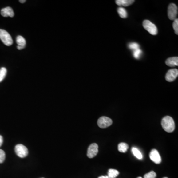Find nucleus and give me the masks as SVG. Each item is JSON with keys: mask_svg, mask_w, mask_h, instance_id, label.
Returning a JSON list of instances; mask_svg holds the SVG:
<instances>
[{"mask_svg": "<svg viewBox=\"0 0 178 178\" xmlns=\"http://www.w3.org/2000/svg\"><path fill=\"white\" fill-rule=\"evenodd\" d=\"M143 27L152 35L157 34V28L156 26L148 20H144L143 22Z\"/></svg>", "mask_w": 178, "mask_h": 178, "instance_id": "3", "label": "nucleus"}, {"mask_svg": "<svg viewBox=\"0 0 178 178\" xmlns=\"http://www.w3.org/2000/svg\"><path fill=\"white\" fill-rule=\"evenodd\" d=\"M156 172L152 171L149 173H147L144 175V178H156Z\"/></svg>", "mask_w": 178, "mask_h": 178, "instance_id": "21", "label": "nucleus"}, {"mask_svg": "<svg viewBox=\"0 0 178 178\" xmlns=\"http://www.w3.org/2000/svg\"><path fill=\"white\" fill-rule=\"evenodd\" d=\"M141 54H142V51L140 49L133 51V56L136 59H139L140 58Z\"/></svg>", "mask_w": 178, "mask_h": 178, "instance_id": "20", "label": "nucleus"}, {"mask_svg": "<svg viewBox=\"0 0 178 178\" xmlns=\"http://www.w3.org/2000/svg\"><path fill=\"white\" fill-rule=\"evenodd\" d=\"M3 143V136L0 135V147H1Z\"/></svg>", "mask_w": 178, "mask_h": 178, "instance_id": "24", "label": "nucleus"}, {"mask_svg": "<svg viewBox=\"0 0 178 178\" xmlns=\"http://www.w3.org/2000/svg\"><path fill=\"white\" fill-rule=\"evenodd\" d=\"M119 174V172L117 170L110 169L108 172V177L109 178H115Z\"/></svg>", "mask_w": 178, "mask_h": 178, "instance_id": "16", "label": "nucleus"}, {"mask_svg": "<svg viewBox=\"0 0 178 178\" xmlns=\"http://www.w3.org/2000/svg\"><path fill=\"white\" fill-rule=\"evenodd\" d=\"M161 125L164 131L171 133L174 131L175 128L174 121L171 117L169 116H165L162 119Z\"/></svg>", "mask_w": 178, "mask_h": 178, "instance_id": "1", "label": "nucleus"}, {"mask_svg": "<svg viewBox=\"0 0 178 178\" xmlns=\"http://www.w3.org/2000/svg\"><path fill=\"white\" fill-rule=\"evenodd\" d=\"M15 152L17 156L20 158H24L28 156V149L23 144H17L15 147Z\"/></svg>", "mask_w": 178, "mask_h": 178, "instance_id": "4", "label": "nucleus"}, {"mask_svg": "<svg viewBox=\"0 0 178 178\" xmlns=\"http://www.w3.org/2000/svg\"><path fill=\"white\" fill-rule=\"evenodd\" d=\"M1 15L4 17H10L13 18L14 17V14L12 8L10 6L2 9L1 10Z\"/></svg>", "mask_w": 178, "mask_h": 178, "instance_id": "10", "label": "nucleus"}, {"mask_svg": "<svg viewBox=\"0 0 178 178\" xmlns=\"http://www.w3.org/2000/svg\"><path fill=\"white\" fill-rule=\"evenodd\" d=\"M117 12L119 16L122 18H127V12L124 8L119 7V8H118Z\"/></svg>", "mask_w": 178, "mask_h": 178, "instance_id": "15", "label": "nucleus"}, {"mask_svg": "<svg viewBox=\"0 0 178 178\" xmlns=\"http://www.w3.org/2000/svg\"><path fill=\"white\" fill-rule=\"evenodd\" d=\"M149 157L151 160L156 164H160L161 162V158L158 151L156 149H152L149 153Z\"/></svg>", "mask_w": 178, "mask_h": 178, "instance_id": "9", "label": "nucleus"}, {"mask_svg": "<svg viewBox=\"0 0 178 178\" xmlns=\"http://www.w3.org/2000/svg\"><path fill=\"white\" fill-rule=\"evenodd\" d=\"M135 2L134 0H116L115 3L120 7L122 6H128L131 5Z\"/></svg>", "mask_w": 178, "mask_h": 178, "instance_id": "12", "label": "nucleus"}, {"mask_svg": "<svg viewBox=\"0 0 178 178\" xmlns=\"http://www.w3.org/2000/svg\"><path fill=\"white\" fill-rule=\"evenodd\" d=\"M128 47L130 49L133 50V51L136 49H140V45L138 44V43H135V42H132L129 44L128 45Z\"/></svg>", "mask_w": 178, "mask_h": 178, "instance_id": "19", "label": "nucleus"}, {"mask_svg": "<svg viewBox=\"0 0 178 178\" xmlns=\"http://www.w3.org/2000/svg\"><path fill=\"white\" fill-rule=\"evenodd\" d=\"M178 76V70L172 69L168 71L165 75V79L168 82H172L174 81Z\"/></svg>", "mask_w": 178, "mask_h": 178, "instance_id": "8", "label": "nucleus"}, {"mask_svg": "<svg viewBox=\"0 0 178 178\" xmlns=\"http://www.w3.org/2000/svg\"><path fill=\"white\" fill-rule=\"evenodd\" d=\"M17 44L18 46H21V47H24L25 48L26 45V40H25L23 37L22 36H18L17 37Z\"/></svg>", "mask_w": 178, "mask_h": 178, "instance_id": "14", "label": "nucleus"}, {"mask_svg": "<svg viewBox=\"0 0 178 178\" xmlns=\"http://www.w3.org/2000/svg\"><path fill=\"white\" fill-rule=\"evenodd\" d=\"M98 145L93 143L89 147L87 152V156L88 158H93L97 155L98 153Z\"/></svg>", "mask_w": 178, "mask_h": 178, "instance_id": "7", "label": "nucleus"}, {"mask_svg": "<svg viewBox=\"0 0 178 178\" xmlns=\"http://www.w3.org/2000/svg\"><path fill=\"white\" fill-rule=\"evenodd\" d=\"M132 152L133 154H134V156L136 158H138V159H142V158H143V155L136 148H134V147L132 148Z\"/></svg>", "mask_w": 178, "mask_h": 178, "instance_id": "17", "label": "nucleus"}, {"mask_svg": "<svg viewBox=\"0 0 178 178\" xmlns=\"http://www.w3.org/2000/svg\"><path fill=\"white\" fill-rule=\"evenodd\" d=\"M167 178V177H164V178Z\"/></svg>", "mask_w": 178, "mask_h": 178, "instance_id": "29", "label": "nucleus"}, {"mask_svg": "<svg viewBox=\"0 0 178 178\" xmlns=\"http://www.w3.org/2000/svg\"></svg>", "mask_w": 178, "mask_h": 178, "instance_id": "30", "label": "nucleus"}, {"mask_svg": "<svg viewBox=\"0 0 178 178\" xmlns=\"http://www.w3.org/2000/svg\"><path fill=\"white\" fill-rule=\"evenodd\" d=\"M141 178V177H138V178Z\"/></svg>", "mask_w": 178, "mask_h": 178, "instance_id": "28", "label": "nucleus"}, {"mask_svg": "<svg viewBox=\"0 0 178 178\" xmlns=\"http://www.w3.org/2000/svg\"><path fill=\"white\" fill-rule=\"evenodd\" d=\"M17 48L18 50H21V49H24V47H21V46H18V47H17Z\"/></svg>", "mask_w": 178, "mask_h": 178, "instance_id": "25", "label": "nucleus"}, {"mask_svg": "<svg viewBox=\"0 0 178 178\" xmlns=\"http://www.w3.org/2000/svg\"><path fill=\"white\" fill-rule=\"evenodd\" d=\"M129 146L127 144L125 143H121L118 145V149L120 152L125 153L127 151Z\"/></svg>", "mask_w": 178, "mask_h": 178, "instance_id": "13", "label": "nucleus"}, {"mask_svg": "<svg viewBox=\"0 0 178 178\" xmlns=\"http://www.w3.org/2000/svg\"><path fill=\"white\" fill-rule=\"evenodd\" d=\"M5 152L2 149H0V163H3L5 160Z\"/></svg>", "mask_w": 178, "mask_h": 178, "instance_id": "23", "label": "nucleus"}, {"mask_svg": "<svg viewBox=\"0 0 178 178\" xmlns=\"http://www.w3.org/2000/svg\"><path fill=\"white\" fill-rule=\"evenodd\" d=\"M19 2H20V3H26V0H20Z\"/></svg>", "mask_w": 178, "mask_h": 178, "instance_id": "27", "label": "nucleus"}, {"mask_svg": "<svg viewBox=\"0 0 178 178\" xmlns=\"http://www.w3.org/2000/svg\"><path fill=\"white\" fill-rule=\"evenodd\" d=\"M178 15V6L175 4H170L168 8V17L170 20L176 19Z\"/></svg>", "mask_w": 178, "mask_h": 178, "instance_id": "5", "label": "nucleus"}, {"mask_svg": "<svg viewBox=\"0 0 178 178\" xmlns=\"http://www.w3.org/2000/svg\"><path fill=\"white\" fill-rule=\"evenodd\" d=\"M173 27L174 29L175 33L176 35H178V19L176 18L174 20L173 23Z\"/></svg>", "mask_w": 178, "mask_h": 178, "instance_id": "22", "label": "nucleus"}, {"mask_svg": "<svg viewBox=\"0 0 178 178\" xmlns=\"http://www.w3.org/2000/svg\"><path fill=\"white\" fill-rule=\"evenodd\" d=\"M0 39L6 46H10L13 44V40L10 34L4 29H0Z\"/></svg>", "mask_w": 178, "mask_h": 178, "instance_id": "2", "label": "nucleus"}, {"mask_svg": "<svg viewBox=\"0 0 178 178\" xmlns=\"http://www.w3.org/2000/svg\"><path fill=\"white\" fill-rule=\"evenodd\" d=\"M166 65L170 67H174L178 65V57H169L166 61Z\"/></svg>", "mask_w": 178, "mask_h": 178, "instance_id": "11", "label": "nucleus"}, {"mask_svg": "<svg viewBox=\"0 0 178 178\" xmlns=\"http://www.w3.org/2000/svg\"><path fill=\"white\" fill-rule=\"evenodd\" d=\"M98 178H109L108 176H100Z\"/></svg>", "mask_w": 178, "mask_h": 178, "instance_id": "26", "label": "nucleus"}, {"mask_svg": "<svg viewBox=\"0 0 178 178\" xmlns=\"http://www.w3.org/2000/svg\"><path fill=\"white\" fill-rule=\"evenodd\" d=\"M97 125L101 128H106L113 124V120L106 116H102L97 120Z\"/></svg>", "mask_w": 178, "mask_h": 178, "instance_id": "6", "label": "nucleus"}, {"mask_svg": "<svg viewBox=\"0 0 178 178\" xmlns=\"http://www.w3.org/2000/svg\"><path fill=\"white\" fill-rule=\"evenodd\" d=\"M7 73V70L5 67H2L0 69V82H2L5 78Z\"/></svg>", "mask_w": 178, "mask_h": 178, "instance_id": "18", "label": "nucleus"}]
</instances>
